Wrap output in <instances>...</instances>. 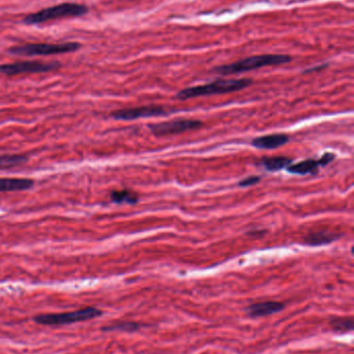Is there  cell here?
Wrapping results in <instances>:
<instances>
[{
    "mask_svg": "<svg viewBox=\"0 0 354 354\" xmlns=\"http://www.w3.org/2000/svg\"><path fill=\"white\" fill-rule=\"evenodd\" d=\"M261 181L260 176H250V177L244 178L243 180L238 184V186L244 188V186H254V184H258Z\"/></svg>",
    "mask_w": 354,
    "mask_h": 354,
    "instance_id": "19",
    "label": "cell"
},
{
    "mask_svg": "<svg viewBox=\"0 0 354 354\" xmlns=\"http://www.w3.org/2000/svg\"><path fill=\"white\" fill-rule=\"evenodd\" d=\"M262 164L265 169L268 170V171L275 172L285 169L288 166L291 165L292 159L286 157H265L262 161Z\"/></svg>",
    "mask_w": 354,
    "mask_h": 354,
    "instance_id": "14",
    "label": "cell"
},
{
    "mask_svg": "<svg viewBox=\"0 0 354 354\" xmlns=\"http://www.w3.org/2000/svg\"><path fill=\"white\" fill-rule=\"evenodd\" d=\"M291 61V56L286 55V54H262V55L243 58V59L237 60L233 63L217 66L213 70L221 75H235L258 70V68H265V66H281V64L289 63Z\"/></svg>",
    "mask_w": 354,
    "mask_h": 354,
    "instance_id": "2",
    "label": "cell"
},
{
    "mask_svg": "<svg viewBox=\"0 0 354 354\" xmlns=\"http://www.w3.org/2000/svg\"><path fill=\"white\" fill-rule=\"evenodd\" d=\"M169 112L165 108L158 106H142V107L128 108V109L117 110L111 116L119 120H134L138 118L158 117L167 115Z\"/></svg>",
    "mask_w": 354,
    "mask_h": 354,
    "instance_id": "8",
    "label": "cell"
},
{
    "mask_svg": "<svg viewBox=\"0 0 354 354\" xmlns=\"http://www.w3.org/2000/svg\"><path fill=\"white\" fill-rule=\"evenodd\" d=\"M34 186L30 178H0V192H20Z\"/></svg>",
    "mask_w": 354,
    "mask_h": 354,
    "instance_id": "11",
    "label": "cell"
},
{
    "mask_svg": "<svg viewBox=\"0 0 354 354\" xmlns=\"http://www.w3.org/2000/svg\"><path fill=\"white\" fill-rule=\"evenodd\" d=\"M339 238L337 233L330 231H319L310 234L306 238V242L310 246H321V244H330Z\"/></svg>",
    "mask_w": 354,
    "mask_h": 354,
    "instance_id": "13",
    "label": "cell"
},
{
    "mask_svg": "<svg viewBox=\"0 0 354 354\" xmlns=\"http://www.w3.org/2000/svg\"><path fill=\"white\" fill-rule=\"evenodd\" d=\"M289 141L286 134H271L252 139V145L259 149H275L283 146Z\"/></svg>",
    "mask_w": 354,
    "mask_h": 354,
    "instance_id": "10",
    "label": "cell"
},
{
    "mask_svg": "<svg viewBox=\"0 0 354 354\" xmlns=\"http://www.w3.org/2000/svg\"><path fill=\"white\" fill-rule=\"evenodd\" d=\"M203 126L200 120L181 119L169 120V121L159 122V124H149V128L153 135L157 137L178 135L188 130H198Z\"/></svg>",
    "mask_w": 354,
    "mask_h": 354,
    "instance_id": "7",
    "label": "cell"
},
{
    "mask_svg": "<svg viewBox=\"0 0 354 354\" xmlns=\"http://www.w3.org/2000/svg\"><path fill=\"white\" fill-rule=\"evenodd\" d=\"M80 48H82V43L77 41L57 43H28L14 46L10 48L8 52L18 56H47L72 53V52L78 51Z\"/></svg>",
    "mask_w": 354,
    "mask_h": 354,
    "instance_id": "4",
    "label": "cell"
},
{
    "mask_svg": "<svg viewBox=\"0 0 354 354\" xmlns=\"http://www.w3.org/2000/svg\"><path fill=\"white\" fill-rule=\"evenodd\" d=\"M327 64H323V66H317V68H312L310 70H306V72H316V70H322V68H326Z\"/></svg>",
    "mask_w": 354,
    "mask_h": 354,
    "instance_id": "21",
    "label": "cell"
},
{
    "mask_svg": "<svg viewBox=\"0 0 354 354\" xmlns=\"http://www.w3.org/2000/svg\"><path fill=\"white\" fill-rule=\"evenodd\" d=\"M28 157L24 155H7L0 157V170L10 169L21 165L28 161Z\"/></svg>",
    "mask_w": 354,
    "mask_h": 354,
    "instance_id": "15",
    "label": "cell"
},
{
    "mask_svg": "<svg viewBox=\"0 0 354 354\" xmlns=\"http://www.w3.org/2000/svg\"><path fill=\"white\" fill-rule=\"evenodd\" d=\"M331 328L337 333H346L353 329V319L351 317H337L330 321Z\"/></svg>",
    "mask_w": 354,
    "mask_h": 354,
    "instance_id": "18",
    "label": "cell"
},
{
    "mask_svg": "<svg viewBox=\"0 0 354 354\" xmlns=\"http://www.w3.org/2000/svg\"><path fill=\"white\" fill-rule=\"evenodd\" d=\"M102 315V311L94 306L80 308L73 312L61 313V314L39 315L34 318V321L38 324L42 325H67L73 324L82 321H88L97 318Z\"/></svg>",
    "mask_w": 354,
    "mask_h": 354,
    "instance_id": "5",
    "label": "cell"
},
{
    "mask_svg": "<svg viewBox=\"0 0 354 354\" xmlns=\"http://www.w3.org/2000/svg\"><path fill=\"white\" fill-rule=\"evenodd\" d=\"M252 84V79H221L208 84L188 87L177 93V99H188L205 95H223L242 90Z\"/></svg>",
    "mask_w": 354,
    "mask_h": 354,
    "instance_id": "1",
    "label": "cell"
},
{
    "mask_svg": "<svg viewBox=\"0 0 354 354\" xmlns=\"http://www.w3.org/2000/svg\"><path fill=\"white\" fill-rule=\"evenodd\" d=\"M320 166V159H308L299 163L291 164L286 169L292 174L306 175V174H316Z\"/></svg>",
    "mask_w": 354,
    "mask_h": 354,
    "instance_id": "12",
    "label": "cell"
},
{
    "mask_svg": "<svg viewBox=\"0 0 354 354\" xmlns=\"http://www.w3.org/2000/svg\"><path fill=\"white\" fill-rule=\"evenodd\" d=\"M62 64L59 61L44 62L40 60H24L1 64L0 72L7 76H17L22 74H38L59 70Z\"/></svg>",
    "mask_w": 354,
    "mask_h": 354,
    "instance_id": "6",
    "label": "cell"
},
{
    "mask_svg": "<svg viewBox=\"0 0 354 354\" xmlns=\"http://www.w3.org/2000/svg\"><path fill=\"white\" fill-rule=\"evenodd\" d=\"M88 8L84 4L75 3V2H64L50 8H43L37 12L28 14L24 17V24L39 25L49 21L57 20V19L77 18L88 14Z\"/></svg>",
    "mask_w": 354,
    "mask_h": 354,
    "instance_id": "3",
    "label": "cell"
},
{
    "mask_svg": "<svg viewBox=\"0 0 354 354\" xmlns=\"http://www.w3.org/2000/svg\"><path fill=\"white\" fill-rule=\"evenodd\" d=\"M146 324H140L138 322H128V321H123V322L113 323V324L109 325V326L103 327L104 331H138L142 327H146Z\"/></svg>",
    "mask_w": 354,
    "mask_h": 354,
    "instance_id": "17",
    "label": "cell"
},
{
    "mask_svg": "<svg viewBox=\"0 0 354 354\" xmlns=\"http://www.w3.org/2000/svg\"><path fill=\"white\" fill-rule=\"evenodd\" d=\"M111 200L115 203L136 204V203H138V197L134 193L128 190H115V192L111 193Z\"/></svg>",
    "mask_w": 354,
    "mask_h": 354,
    "instance_id": "16",
    "label": "cell"
},
{
    "mask_svg": "<svg viewBox=\"0 0 354 354\" xmlns=\"http://www.w3.org/2000/svg\"><path fill=\"white\" fill-rule=\"evenodd\" d=\"M285 308V304L274 300H267V302H256L250 304L245 308L246 314L252 318L257 317L269 316L275 313L281 312Z\"/></svg>",
    "mask_w": 354,
    "mask_h": 354,
    "instance_id": "9",
    "label": "cell"
},
{
    "mask_svg": "<svg viewBox=\"0 0 354 354\" xmlns=\"http://www.w3.org/2000/svg\"><path fill=\"white\" fill-rule=\"evenodd\" d=\"M335 153H324V155H322V157H321V159H320L321 167H324V166L328 165L329 163H331V161H333V159H335Z\"/></svg>",
    "mask_w": 354,
    "mask_h": 354,
    "instance_id": "20",
    "label": "cell"
}]
</instances>
